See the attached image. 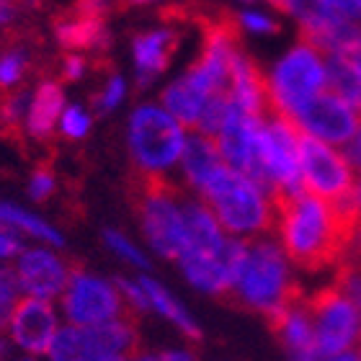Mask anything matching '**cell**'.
<instances>
[{"instance_id": "29", "label": "cell", "mask_w": 361, "mask_h": 361, "mask_svg": "<svg viewBox=\"0 0 361 361\" xmlns=\"http://www.w3.org/2000/svg\"><path fill=\"white\" fill-rule=\"evenodd\" d=\"M240 26H245L248 31H256V34H276L279 26L274 18H269V16L264 13H256V11H245V13H240Z\"/></svg>"}, {"instance_id": "2", "label": "cell", "mask_w": 361, "mask_h": 361, "mask_svg": "<svg viewBox=\"0 0 361 361\" xmlns=\"http://www.w3.org/2000/svg\"><path fill=\"white\" fill-rule=\"evenodd\" d=\"M199 194H204L225 233L243 238L269 233L276 225L274 199L250 176L240 173L227 163L204 183Z\"/></svg>"}, {"instance_id": "18", "label": "cell", "mask_w": 361, "mask_h": 361, "mask_svg": "<svg viewBox=\"0 0 361 361\" xmlns=\"http://www.w3.org/2000/svg\"><path fill=\"white\" fill-rule=\"evenodd\" d=\"M212 96H214V93H209L199 80H194V78L186 73V75L178 78L176 83H171L163 90V106L173 114L183 127L196 129L204 109H207V101H209Z\"/></svg>"}, {"instance_id": "37", "label": "cell", "mask_w": 361, "mask_h": 361, "mask_svg": "<svg viewBox=\"0 0 361 361\" xmlns=\"http://www.w3.org/2000/svg\"><path fill=\"white\" fill-rule=\"evenodd\" d=\"M142 3H152V0H127V6H142Z\"/></svg>"}, {"instance_id": "1", "label": "cell", "mask_w": 361, "mask_h": 361, "mask_svg": "<svg viewBox=\"0 0 361 361\" xmlns=\"http://www.w3.org/2000/svg\"><path fill=\"white\" fill-rule=\"evenodd\" d=\"M132 204L137 209L145 238L160 256L178 261L188 248L186 202L180 188L166 173L155 171H137V178L129 188Z\"/></svg>"}, {"instance_id": "7", "label": "cell", "mask_w": 361, "mask_h": 361, "mask_svg": "<svg viewBox=\"0 0 361 361\" xmlns=\"http://www.w3.org/2000/svg\"><path fill=\"white\" fill-rule=\"evenodd\" d=\"M300 171L305 188L325 202H343L356 191L354 163L348 155L307 132L300 135Z\"/></svg>"}, {"instance_id": "4", "label": "cell", "mask_w": 361, "mask_h": 361, "mask_svg": "<svg viewBox=\"0 0 361 361\" xmlns=\"http://www.w3.org/2000/svg\"><path fill=\"white\" fill-rule=\"evenodd\" d=\"M266 80H269L271 109L294 119L302 106H307L328 85L325 54L315 44L302 39L276 62L274 73Z\"/></svg>"}, {"instance_id": "11", "label": "cell", "mask_w": 361, "mask_h": 361, "mask_svg": "<svg viewBox=\"0 0 361 361\" xmlns=\"http://www.w3.org/2000/svg\"><path fill=\"white\" fill-rule=\"evenodd\" d=\"M135 317H114L96 325H78V359L119 361L140 354Z\"/></svg>"}, {"instance_id": "19", "label": "cell", "mask_w": 361, "mask_h": 361, "mask_svg": "<svg viewBox=\"0 0 361 361\" xmlns=\"http://www.w3.org/2000/svg\"><path fill=\"white\" fill-rule=\"evenodd\" d=\"M62 109H65L62 85L52 83V80H44L37 88V93H34V98H31L29 104V111H26V132H29L31 140H37V142L49 140L54 132V124L60 119Z\"/></svg>"}, {"instance_id": "38", "label": "cell", "mask_w": 361, "mask_h": 361, "mask_svg": "<svg viewBox=\"0 0 361 361\" xmlns=\"http://www.w3.org/2000/svg\"><path fill=\"white\" fill-rule=\"evenodd\" d=\"M356 354H359V359H361V343H359V348H356Z\"/></svg>"}, {"instance_id": "22", "label": "cell", "mask_w": 361, "mask_h": 361, "mask_svg": "<svg viewBox=\"0 0 361 361\" xmlns=\"http://www.w3.org/2000/svg\"><path fill=\"white\" fill-rule=\"evenodd\" d=\"M29 70V54L21 47H8L0 57V90H11L18 85Z\"/></svg>"}, {"instance_id": "9", "label": "cell", "mask_w": 361, "mask_h": 361, "mask_svg": "<svg viewBox=\"0 0 361 361\" xmlns=\"http://www.w3.org/2000/svg\"><path fill=\"white\" fill-rule=\"evenodd\" d=\"M245 256H248V243L238 240L235 235L222 243V248L212 253H183L178 258V266L196 289L212 297H227L238 281Z\"/></svg>"}, {"instance_id": "16", "label": "cell", "mask_w": 361, "mask_h": 361, "mask_svg": "<svg viewBox=\"0 0 361 361\" xmlns=\"http://www.w3.org/2000/svg\"><path fill=\"white\" fill-rule=\"evenodd\" d=\"M180 166H183V176L196 191H202L204 183L217 173L219 168L225 166V158L219 152L217 137L207 135L194 129V135L186 137L183 145V155H180Z\"/></svg>"}, {"instance_id": "12", "label": "cell", "mask_w": 361, "mask_h": 361, "mask_svg": "<svg viewBox=\"0 0 361 361\" xmlns=\"http://www.w3.org/2000/svg\"><path fill=\"white\" fill-rule=\"evenodd\" d=\"M8 328H11L13 343L23 348L26 354H47L54 333H57V315H54L49 300L29 294L16 302Z\"/></svg>"}, {"instance_id": "5", "label": "cell", "mask_w": 361, "mask_h": 361, "mask_svg": "<svg viewBox=\"0 0 361 361\" xmlns=\"http://www.w3.org/2000/svg\"><path fill=\"white\" fill-rule=\"evenodd\" d=\"M307 307L315 323L317 359H359L361 307L338 284L307 297Z\"/></svg>"}, {"instance_id": "15", "label": "cell", "mask_w": 361, "mask_h": 361, "mask_svg": "<svg viewBox=\"0 0 361 361\" xmlns=\"http://www.w3.org/2000/svg\"><path fill=\"white\" fill-rule=\"evenodd\" d=\"M176 49H178V34L173 29H152L135 37L137 83L142 88L150 85L171 65Z\"/></svg>"}, {"instance_id": "32", "label": "cell", "mask_w": 361, "mask_h": 361, "mask_svg": "<svg viewBox=\"0 0 361 361\" xmlns=\"http://www.w3.org/2000/svg\"><path fill=\"white\" fill-rule=\"evenodd\" d=\"M116 6V0H78V11H83V13H90V16H101L104 18L111 8Z\"/></svg>"}, {"instance_id": "25", "label": "cell", "mask_w": 361, "mask_h": 361, "mask_svg": "<svg viewBox=\"0 0 361 361\" xmlns=\"http://www.w3.org/2000/svg\"><path fill=\"white\" fill-rule=\"evenodd\" d=\"M104 238H106V243H109V248H111L116 256H121L124 261H129V264L140 266V269H150V261H147V258H145L121 233H116V230H106Z\"/></svg>"}, {"instance_id": "3", "label": "cell", "mask_w": 361, "mask_h": 361, "mask_svg": "<svg viewBox=\"0 0 361 361\" xmlns=\"http://www.w3.org/2000/svg\"><path fill=\"white\" fill-rule=\"evenodd\" d=\"M227 297H235L240 307L256 310L266 317L297 300L300 289L289 274L284 248L274 240L248 243V256Z\"/></svg>"}, {"instance_id": "6", "label": "cell", "mask_w": 361, "mask_h": 361, "mask_svg": "<svg viewBox=\"0 0 361 361\" xmlns=\"http://www.w3.org/2000/svg\"><path fill=\"white\" fill-rule=\"evenodd\" d=\"M186 132L166 106H140L129 121V147L140 171L166 173L183 155Z\"/></svg>"}, {"instance_id": "28", "label": "cell", "mask_w": 361, "mask_h": 361, "mask_svg": "<svg viewBox=\"0 0 361 361\" xmlns=\"http://www.w3.org/2000/svg\"><path fill=\"white\" fill-rule=\"evenodd\" d=\"M54 186H57V178H54L52 171L49 168H37L34 176H31L29 191L37 202H44V199H49L54 194Z\"/></svg>"}, {"instance_id": "26", "label": "cell", "mask_w": 361, "mask_h": 361, "mask_svg": "<svg viewBox=\"0 0 361 361\" xmlns=\"http://www.w3.org/2000/svg\"><path fill=\"white\" fill-rule=\"evenodd\" d=\"M90 129L88 114L78 106H70L68 111L62 114V135L70 137V140H83Z\"/></svg>"}, {"instance_id": "34", "label": "cell", "mask_w": 361, "mask_h": 361, "mask_svg": "<svg viewBox=\"0 0 361 361\" xmlns=\"http://www.w3.org/2000/svg\"><path fill=\"white\" fill-rule=\"evenodd\" d=\"M351 147H348V160L354 163V168H359L361 171V127H359V132L354 135V140H351Z\"/></svg>"}, {"instance_id": "36", "label": "cell", "mask_w": 361, "mask_h": 361, "mask_svg": "<svg viewBox=\"0 0 361 361\" xmlns=\"http://www.w3.org/2000/svg\"><path fill=\"white\" fill-rule=\"evenodd\" d=\"M356 204H359V209H361V180L356 183Z\"/></svg>"}, {"instance_id": "20", "label": "cell", "mask_w": 361, "mask_h": 361, "mask_svg": "<svg viewBox=\"0 0 361 361\" xmlns=\"http://www.w3.org/2000/svg\"><path fill=\"white\" fill-rule=\"evenodd\" d=\"M140 284H142V289H145V294H147V300H150V307H155L160 312V315L166 317V320H171V323L178 328L186 338H191V341H199L202 338V331H199V325L191 320V315H188L186 310L180 307L178 302L168 294V289L166 286H160L155 279H150V276H142L140 279Z\"/></svg>"}, {"instance_id": "30", "label": "cell", "mask_w": 361, "mask_h": 361, "mask_svg": "<svg viewBox=\"0 0 361 361\" xmlns=\"http://www.w3.org/2000/svg\"><path fill=\"white\" fill-rule=\"evenodd\" d=\"M16 253H21V240L11 233V225H3V222H0V261L13 258Z\"/></svg>"}, {"instance_id": "10", "label": "cell", "mask_w": 361, "mask_h": 361, "mask_svg": "<svg viewBox=\"0 0 361 361\" xmlns=\"http://www.w3.org/2000/svg\"><path fill=\"white\" fill-rule=\"evenodd\" d=\"M294 121L300 124L302 132L325 140L331 145H348L361 127V109L348 104L333 90H320L307 106H302Z\"/></svg>"}, {"instance_id": "13", "label": "cell", "mask_w": 361, "mask_h": 361, "mask_svg": "<svg viewBox=\"0 0 361 361\" xmlns=\"http://www.w3.org/2000/svg\"><path fill=\"white\" fill-rule=\"evenodd\" d=\"M21 289L31 297H42V300H52L57 294L65 292L73 271L62 261L57 253L44 248H34L21 253L18 266H16Z\"/></svg>"}, {"instance_id": "21", "label": "cell", "mask_w": 361, "mask_h": 361, "mask_svg": "<svg viewBox=\"0 0 361 361\" xmlns=\"http://www.w3.org/2000/svg\"><path fill=\"white\" fill-rule=\"evenodd\" d=\"M0 222L16 227V230H21V233H26V235H34V238L49 243V245H62V243H65L62 235L57 233L54 227L47 225L44 219L34 217V214L18 209L13 204H0Z\"/></svg>"}, {"instance_id": "14", "label": "cell", "mask_w": 361, "mask_h": 361, "mask_svg": "<svg viewBox=\"0 0 361 361\" xmlns=\"http://www.w3.org/2000/svg\"><path fill=\"white\" fill-rule=\"evenodd\" d=\"M266 320H269L279 343L284 346V351L292 359H317L315 323H312V315H310L307 300L302 294L289 305H284L281 310H276Z\"/></svg>"}, {"instance_id": "33", "label": "cell", "mask_w": 361, "mask_h": 361, "mask_svg": "<svg viewBox=\"0 0 361 361\" xmlns=\"http://www.w3.org/2000/svg\"><path fill=\"white\" fill-rule=\"evenodd\" d=\"M331 8H336L341 16H346L351 21H359L361 18V0H325Z\"/></svg>"}, {"instance_id": "31", "label": "cell", "mask_w": 361, "mask_h": 361, "mask_svg": "<svg viewBox=\"0 0 361 361\" xmlns=\"http://www.w3.org/2000/svg\"><path fill=\"white\" fill-rule=\"evenodd\" d=\"M85 68H88V62H85L83 57L68 54V57L62 60V78H65V80H78V78H83Z\"/></svg>"}, {"instance_id": "23", "label": "cell", "mask_w": 361, "mask_h": 361, "mask_svg": "<svg viewBox=\"0 0 361 361\" xmlns=\"http://www.w3.org/2000/svg\"><path fill=\"white\" fill-rule=\"evenodd\" d=\"M18 292H23L18 274L11 269H0V331L11 320V312H13L16 302H18Z\"/></svg>"}, {"instance_id": "24", "label": "cell", "mask_w": 361, "mask_h": 361, "mask_svg": "<svg viewBox=\"0 0 361 361\" xmlns=\"http://www.w3.org/2000/svg\"><path fill=\"white\" fill-rule=\"evenodd\" d=\"M47 354L54 361H78V325L70 323L68 328H57Z\"/></svg>"}, {"instance_id": "17", "label": "cell", "mask_w": 361, "mask_h": 361, "mask_svg": "<svg viewBox=\"0 0 361 361\" xmlns=\"http://www.w3.org/2000/svg\"><path fill=\"white\" fill-rule=\"evenodd\" d=\"M57 42L68 49H106L109 47V31L101 16H90L83 11H73L60 16L54 23Z\"/></svg>"}, {"instance_id": "27", "label": "cell", "mask_w": 361, "mask_h": 361, "mask_svg": "<svg viewBox=\"0 0 361 361\" xmlns=\"http://www.w3.org/2000/svg\"><path fill=\"white\" fill-rule=\"evenodd\" d=\"M121 98H124V80H121L119 75H111L109 83L104 85V90L93 98V106H96V111L106 114V111H111V109H116Z\"/></svg>"}, {"instance_id": "35", "label": "cell", "mask_w": 361, "mask_h": 361, "mask_svg": "<svg viewBox=\"0 0 361 361\" xmlns=\"http://www.w3.org/2000/svg\"><path fill=\"white\" fill-rule=\"evenodd\" d=\"M13 0H0V26H8V23L13 21Z\"/></svg>"}, {"instance_id": "8", "label": "cell", "mask_w": 361, "mask_h": 361, "mask_svg": "<svg viewBox=\"0 0 361 361\" xmlns=\"http://www.w3.org/2000/svg\"><path fill=\"white\" fill-rule=\"evenodd\" d=\"M62 310L73 325H96L114 317H135L116 284L75 271L62 292Z\"/></svg>"}]
</instances>
